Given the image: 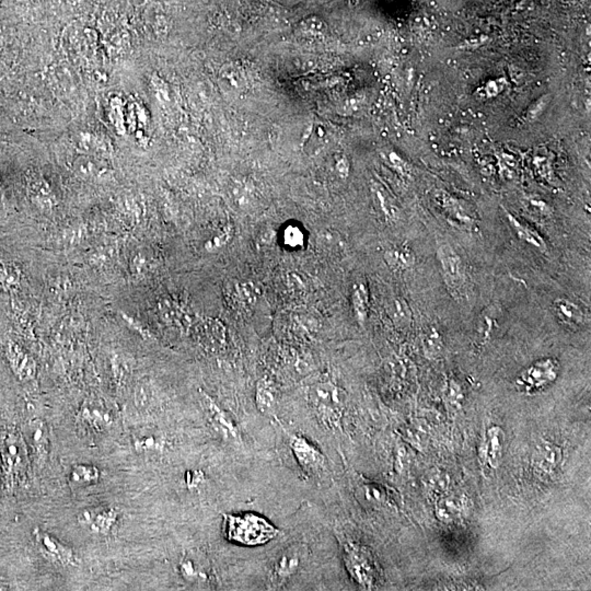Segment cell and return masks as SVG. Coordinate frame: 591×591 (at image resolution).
Here are the masks:
<instances>
[{"label": "cell", "mask_w": 591, "mask_h": 591, "mask_svg": "<svg viewBox=\"0 0 591 591\" xmlns=\"http://www.w3.org/2000/svg\"><path fill=\"white\" fill-rule=\"evenodd\" d=\"M118 512L112 507H93L82 510L78 523L82 528L96 536H108L118 525Z\"/></svg>", "instance_id": "52a82bcc"}, {"label": "cell", "mask_w": 591, "mask_h": 591, "mask_svg": "<svg viewBox=\"0 0 591 591\" xmlns=\"http://www.w3.org/2000/svg\"><path fill=\"white\" fill-rule=\"evenodd\" d=\"M290 448L305 473L316 475L325 469V455L308 439L303 436L292 437Z\"/></svg>", "instance_id": "30bf717a"}, {"label": "cell", "mask_w": 591, "mask_h": 591, "mask_svg": "<svg viewBox=\"0 0 591 591\" xmlns=\"http://www.w3.org/2000/svg\"><path fill=\"white\" fill-rule=\"evenodd\" d=\"M437 257L442 268L444 284L453 294H459L466 283V271L464 260L458 252L448 244L439 247Z\"/></svg>", "instance_id": "5b68a950"}, {"label": "cell", "mask_w": 591, "mask_h": 591, "mask_svg": "<svg viewBox=\"0 0 591 591\" xmlns=\"http://www.w3.org/2000/svg\"><path fill=\"white\" fill-rule=\"evenodd\" d=\"M74 170L84 179H101L109 172V168L100 159L91 155H80L74 161Z\"/></svg>", "instance_id": "d6986e66"}, {"label": "cell", "mask_w": 591, "mask_h": 591, "mask_svg": "<svg viewBox=\"0 0 591 591\" xmlns=\"http://www.w3.org/2000/svg\"><path fill=\"white\" fill-rule=\"evenodd\" d=\"M555 316L562 325L568 327H579L586 323V314L581 305L566 298H559L554 301Z\"/></svg>", "instance_id": "9a60e30c"}, {"label": "cell", "mask_w": 591, "mask_h": 591, "mask_svg": "<svg viewBox=\"0 0 591 591\" xmlns=\"http://www.w3.org/2000/svg\"><path fill=\"white\" fill-rule=\"evenodd\" d=\"M549 101H550L549 96H543L537 99L527 110L526 114H525L526 122L532 123L537 121L548 107Z\"/></svg>", "instance_id": "f546056e"}, {"label": "cell", "mask_w": 591, "mask_h": 591, "mask_svg": "<svg viewBox=\"0 0 591 591\" xmlns=\"http://www.w3.org/2000/svg\"><path fill=\"white\" fill-rule=\"evenodd\" d=\"M303 554L305 552L301 546L292 545L277 556L271 570L270 581L273 588L284 586L289 578L297 573L303 562Z\"/></svg>", "instance_id": "ba28073f"}, {"label": "cell", "mask_w": 591, "mask_h": 591, "mask_svg": "<svg viewBox=\"0 0 591 591\" xmlns=\"http://www.w3.org/2000/svg\"><path fill=\"white\" fill-rule=\"evenodd\" d=\"M360 0H347V3H349V5H352V7H355V5H358L360 3Z\"/></svg>", "instance_id": "e575fe53"}, {"label": "cell", "mask_w": 591, "mask_h": 591, "mask_svg": "<svg viewBox=\"0 0 591 591\" xmlns=\"http://www.w3.org/2000/svg\"><path fill=\"white\" fill-rule=\"evenodd\" d=\"M505 215H506L507 221L510 223L512 229L515 232L516 237L520 241L526 242L527 244L531 245L532 248L537 249L541 252L546 251V242L537 230L532 229L529 225L525 224L523 221L512 215L510 212L504 208Z\"/></svg>", "instance_id": "e0dca14e"}, {"label": "cell", "mask_w": 591, "mask_h": 591, "mask_svg": "<svg viewBox=\"0 0 591 591\" xmlns=\"http://www.w3.org/2000/svg\"><path fill=\"white\" fill-rule=\"evenodd\" d=\"M5 357L11 370L20 381H30L36 378L38 366L31 355L25 352L18 344L8 342L5 345Z\"/></svg>", "instance_id": "8fae6325"}, {"label": "cell", "mask_w": 591, "mask_h": 591, "mask_svg": "<svg viewBox=\"0 0 591 591\" xmlns=\"http://www.w3.org/2000/svg\"><path fill=\"white\" fill-rule=\"evenodd\" d=\"M309 401L320 422L327 427L338 426L343 414L347 395L331 381L314 384L309 391Z\"/></svg>", "instance_id": "6da1fadb"}, {"label": "cell", "mask_w": 591, "mask_h": 591, "mask_svg": "<svg viewBox=\"0 0 591 591\" xmlns=\"http://www.w3.org/2000/svg\"><path fill=\"white\" fill-rule=\"evenodd\" d=\"M563 459V450L557 444L550 442H540L532 453V464L538 471L551 474L555 471Z\"/></svg>", "instance_id": "5bb4252c"}, {"label": "cell", "mask_w": 591, "mask_h": 591, "mask_svg": "<svg viewBox=\"0 0 591 591\" xmlns=\"http://www.w3.org/2000/svg\"><path fill=\"white\" fill-rule=\"evenodd\" d=\"M504 431L499 426H492L486 433L484 442L485 460L492 469H497L504 453Z\"/></svg>", "instance_id": "2e32d148"}, {"label": "cell", "mask_w": 591, "mask_h": 591, "mask_svg": "<svg viewBox=\"0 0 591 591\" xmlns=\"http://www.w3.org/2000/svg\"><path fill=\"white\" fill-rule=\"evenodd\" d=\"M442 205L446 213L458 221L459 224L466 225V226H472L473 225V218L466 210L464 206L460 204L458 199H453L449 195H444L442 199Z\"/></svg>", "instance_id": "d4e9b609"}, {"label": "cell", "mask_w": 591, "mask_h": 591, "mask_svg": "<svg viewBox=\"0 0 591 591\" xmlns=\"http://www.w3.org/2000/svg\"><path fill=\"white\" fill-rule=\"evenodd\" d=\"M384 260L393 270L405 271L414 265L415 255L411 249L402 245V247H394L386 251Z\"/></svg>", "instance_id": "44dd1931"}, {"label": "cell", "mask_w": 591, "mask_h": 591, "mask_svg": "<svg viewBox=\"0 0 591 591\" xmlns=\"http://www.w3.org/2000/svg\"><path fill=\"white\" fill-rule=\"evenodd\" d=\"M226 533L228 539L244 545L264 544L277 534V529L259 516H227Z\"/></svg>", "instance_id": "7a4b0ae2"}, {"label": "cell", "mask_w": 591, "mask_h": 591, "mask_svg": "<svg viewBox=\"0 0 591 591\" xmlns=\"http://www.w3.org/2000/svg\"><path fill=\"white\" fill-rule=\"evenodd\" d=\"M100 479V471L95 466L77 464L71 469L69 482L75 488H84L96 484Z\"/></svg>", "instance_id": "7402d4cb"}, {"label": "cell", "mask_w": 591, "mask_h": 591, "mask_svg": "<svg viewBox=\"0 0 591 591\" xmlns=\"http://www.w3.org/2000/svg\"><path fill=\"white\" fill-rule=\"evenodd\" d=\"M166 442L164 437L155 433H140L133 437V447L137 453L151 455L161 453Z\"/></svg>", "instance_id": "ffe728a7"}, {"label": "cell", "mask_w": 591, "mask_h": 591, "mask_svg": "<svg viewBox=\"0 0 591 591\" xmlns=\"http://www.w3.org/2000/svg\"><path fill=\"white\" fill-rule=\"evenodd\" d=\"M344 559L347 570L358 585L365 588H373L378 581V570L376 563L369 552L360 545H345Z\"/></svg>", "instance_id": "277c9868"}, {"label": "cell", "mask_w": 591, "mask_h": 591, "mask_svg": "<svg viewBox=\"0 0 591 591\" xmlns=\"http://www.w3.org/2000/svg\"><path fill=\"white\" fill-rule=\"evenodd\" d=\"M236 301L243 307H251L257 297L256 287L252 283L237 284L234 289Z\"/></svg>", "instance_id": "4316f807"}, {"label": "cell", "mask_w": 591, "mask_h": 591, "mask_svg": "<svg viewBox=\"0 0 591 591\" xmlns=\"http://www.w3.org/2000/svg\"><path fill=\"white\" fill-rule=\"evenodd\" d=\"M283 239L284 243L287 247L298 248V247H301L303 244L305 236H303V230L300 229L299 227L292 225V226L286 227L284 230Z\"/></svg>", "instance_id": "83f0119b"}, {"label": "cell", "mask_w": 591, "mask_h": 591, "mask_svg": "<svg viewBox=\"0 0 591 591\" xmlns=\"http://www.w3.org/2000/svg\"><path fill=\"white\" fill-rule=\"evenodd\" d=\"M77 420L86 433H102L112 425L113 415L107 406L96 401H89L82 404Z\"/></svg>", "instance_id": "9c48e42d"}, {"label": "cell", "mask_w": 591, "mask_h": 591, "mask_svg": "<svg viewBox=\"0 0 591 591\" xmlns=\"http://www.w3.org/2000/svg\"><path fill=\"white\" fill-rule=\"evenodd\" d=\"M184 481H186V486L190 490H193V488H199V485L204 482V474L203 472L197 471V470H191V471L186 472Z\"/></svg>", "instance_id": "1f68e13d"}, {"label": "cell", "mask_w": 591, "mask_h": 591, "mask_svg": "<svg viewBox=\"0 0 591 591\" xmlns=\"http://www.w3.org/2000/svg\"><path fill=\"white\" fill-rule=\"evenodd\" d=\"M203 404L205 410L208 411L210 424L216 431L227 439H232V440L239 439V431L236 426V423L228 413L221 409V406L217 405L215 401L206 393H203Z\"/></svg>", "instance_id": "7c38bea8"}, {"label": "cell", "mask_w": 591, "mask_h": 591, "mask_svg": "<svg viewBox=\"0 0 591 591\" xmlns=\"http://www.w3.org/2000/svg\"><path fill=\"white\" fill-rule=\"evenodd\" d=\"M530 203H531L532 206L533 208H538V210L543 214H550L551 208H549V205L546 203L543 202V201H540V199H529Z\"/></svg>", "instance_id": "836d02e7"}, {"label": "cell", "mask_w": 591, "mask_h": 591, "mask_svg": "<svg viewBox=\"0 0 591 591\" xmlns=\"http://www.w3.org/2000/svg\"><path fill=\"white\" fill-rule=\"evenodd\" d=\"M256 405L262 413H270L275 405V393L270 382L262 380L256 387Z\"/></svg>", "instance_id": "484cf974"}, {"label": "cell", "mask_w": 591, "mask_h": 591, "mask_svg": "<svg viewBox=\"0 0 591 591\" xmlns=\"http://www.w3.org/2000/svg\"><path fill=\"white\" fill-rule=\"evenodd\" d=\"M425 484L427 485V488L431 490V493H438V492H442V490L448 486V479H446L444 474L435 472V473L428 474V479Z\"/></svg>", "instance_id": "4dcf8cb0"}, {"label": "cell", "mask_w": 591, "mask_h": 591, "mask_svg": "<svg viewBox=\"0 0 591 591\" xmlns=\"http://www.w3.org/2000/svg\"><path fill=\"white\" fill-rule=\"evenodd\" d=\"M33 538L38 552L44 559L60 566L76 564L77 559L74 550L52 534L36 528L33 531Z\"/></svg>", "instance_id": "8992f818"}, {"label": "cell", "mask_w": 591, "mask_h": 591, "mask_svg": "<svg viewBox=\"0 0 591 591\" xmlns=\"http://www.w3.org/2000/svg\"><path fill=\"white\" fill-rule=\"evenodd\" d=\"M505 81L501 79H496V80H490L488 81L485 87L483 88V91H484L485 96L488 97V98H493V97L497 96L499 93L501 92V90L504 89Z\"/></svg>", "instance_id": "d6a6232c"}, {"label": "cell", "mask_w": 591, "mask_h": 591, "mask_svg": "<svg viewBox=\"0 0 591 591\" xmlns=\"http://www.w3.org/2000/svg\"><path fill=\"white\" fill-rule=\"evenodd\" d=\"M179 572L183 579L190 583H205L210 579L208 568L204 563L193 556H186L181 559L179 564Z\"/></svg>", "instance_id": "ac0fdd59"}, {"label": "cell", "mask_w": 591, "mask_h": 591, "mask_svg": "<svg viewBox=\"0 0 591 591\" xmlns=\"http://www.w3.org/2000/svg\"><path fill=\"white\" fill-rule=\"evenodd\" d=\"M353 309L360 325L365 323L369 311V292L365 284H357L353 289Z\"/></svg>", "instance_id": "cb8c5ba5"}, {"label": "cell", "mask_w": 591, "mask_h": 591, "mask_svg": "<svg viewBox=\"0 0 591 591\" xmlns=\"http://www.w3.org/2000/svg\"><path fill=\"white\" fill-rule=\"evenodd\" d=\"M232 236H234V231H232L231 228L227 227L224 230L219 231L215 237L212 238L210 241H208L206 244H205V249L210 251V252L219 250V249L223 248L227 243L229 242Z\"/></svg>", "instance_id": "f1b7e54d"}, {"label": "cell", "mask_w": 591, "mask_h": 591, "mask_svg": "<svg viewBox=\"0 0 591 591\" xmlns=\"http://www.w3.org/2000/svg\"><path fill=\"white\" fill-rule=\"evenodd\" d=\"M559 365L554 358H542L532 362L516 380L518 389L527 393L540 392L550 387L559 376Z\"/></svg>", "instance_id": "3957f363"}, {"label": "cell", "mask_w": 591, "mask_h": 591, "mask_svg": "<svg viewBox=\"0 0 591 591\" xmlns=\"http://www.w3.org/2000/svg\"><path fill=\"white\" fill-rule=\"evenodd\" d=\"M27 436L30 438L31 444L38 455H42L47 453L49 444V429L42 420H33L29 424Z\"/></svg>", "instance_id": "603a6c76"}, {"label": "cell", "mask_w": 591, "mask_h": 591, "mask_svg": "<svg viewBox=\"0 0 591 591\" xmlns=\"http://www.w3.org/2000/svg\"><path fill=\"white\" fill-rule=\"evenodd\" d=\"M469 510L466 496L460 494H444L437 501L436 516L439 521L453 523L461 520Z\"/></svg>", "instance_id": "4fadbf2b"}]
</instances>
